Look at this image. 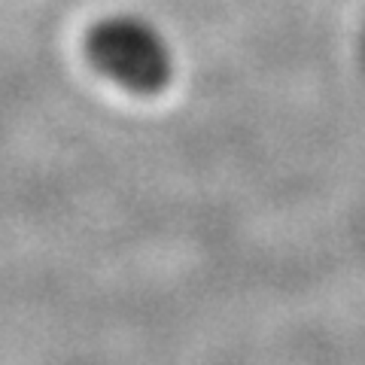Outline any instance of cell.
<instances>
[{"mask_svg": "<svg viewBox=\"0 0 365 365\" xmlns=\"http://www.w3.org/2000/svg\"><path fill=\"white\" fill-rule=\"evenodd\" d=\"M86 58L95 71L131 95H158L174 79V49L150 19L116 13L86 34Z\"/></svg>", "mask_w": 365, "mask_h": 365, "instance_id": "6da1fadb", "label": "cell"}]
</instances>
